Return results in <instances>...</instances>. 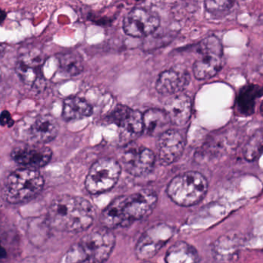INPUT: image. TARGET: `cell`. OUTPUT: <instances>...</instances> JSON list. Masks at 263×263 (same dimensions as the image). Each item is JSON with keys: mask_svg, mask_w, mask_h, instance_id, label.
<instances>
[{"mask_svg": "<svg viewBox=\"0 0 263 263\" xmlns=\"http://www.w3.org/2000/svg\"><path fill=\"white\" fill-rule=\"evenodd\" d=\"M95 216V209L87 199L63 195L51 203L47 222L49 227L58 231L80 233L92 226Z\"/></svg>", "mask_w": 263, "mask_h": 263, "instance_id": "1", "label": "cell"}, {"mask_svg": "<svg viewBox=\"0 0 263 263\" xmlns=\"http://www.w3.org/2000/svg\"><path fill=\"white\" fill-rule=\"evenodd\" d=\"M157 202V195L152 190H142L130 196H123L112 201L102 213L105 228L127 227L136 221L151 214Z\"/></svg>", "mask_w": 263, "mask_h": 263, "instance_id": "2", "label": "cell"}, {"mask_svg": "<svg viewBox=\"0 0 263 263\" xmlns=\"http://www.w3.org/2000/svg\"><path fill=\"white\" fill-rule=\"evenodd\" d=\"M116 244L115 235L109 229L93 230L72 246L60 263H103L106 262Z\"/></svg>", "mask_w": 263, "mask_h": 263, "instance_id": "3", "label": "cell"}, {"mask_svg": "<svg viewBox=\"0 0 263 263\" xmlns=\"http://www.w3.org/2000/svg\"><path fill=\"white\" fill-rule=\"evenodd\" d=\"M43 186L44 179L38 170L18 168L6 179L3 196L9 203H23L38 196Z\"/></svg>", "mask_w": 263, "mask_h": 263, "instance_id": "4", "label": "cell"}, {"mask_svg": "<svg viewBox=\"0 0 263 263\" xmlns=\"http://www.w3.org/2000/svg\"><path fill=\"white\" fill-rule=\"evenodd\" d=\"M208 182L198 172H188L175 177L168 184L167 193L170 199L182 206L199 203L206 195Z\"/></svg>", "mask_w": 263, "mask_h": 263, "instance_id": "5", "label": "cell"}, {"mask_svg": "<svg viewBox=\"0 0 263 263\" xmlns=\"http://www.w3.org/2000/svg\"><path fill=\"white\" fill-rule=\"evenodd\" d=\"M199 57L193 65V73L197 80L213 78L222 67V46L216 36H209L199 43Z\"/></svg>", "mask_w": 263, "mask_h": 263, "instance_id": "6", "label": "cell"}, {"mask_svg": "<svg viewBox=\"0 0 263 263\" xmlns=\"http://www.w3.org/2000/svg\"><path fill=\"white\" fill-rule=\"evenodd\" d=\"M120 173L121 166L115 159H100L92 165L86 176V190L92 194L109 191L117 183Z\"/></svg>", "mask_w": 263, "mask_h": 263, "instance_id": "7", "label": "cell"}, {"mask_svg": "<svg viewBox=\"0 0 263 263\" xmlns=\"http://www.w3.org/2000/svg\"><path fill=\"white\" fill-rule=\"evenodd\" d=\"M174 228L165 223L157 224L147 230L139 239L136 247V254L139 259H151L172 237Z\"/></svg>", "mask_w": 263, "mask_h": 263, "instance_id": "8", "label": "cell"}, {"mask_svg": "<svg viewBox=\"0 0 263 263\" xmlns=\"http://www.w3.org/2000/svg\"><path fill=\"white\" fill-rule=\"evenodd\" d=\"M160 26L157 14L143 8H135L125 16L123 29L125 33L134 38H144L154 33Z\"/></svg>", "mask_w": 263, "mask_h": 263, "instance_id": "9", "label": "cell"}, {"mask_svg": "<svg viewBox=\"0 0 263 263\" xmlns=\"http://www.w3.org/2000/svg\"><path fill=\"white\" fill-rule=\"evenodd\" d=\"M50 148L43 144H24L17 145L11 153V157L24 168L39 170L46 166L52 159Z\"/></svg>", "mask_w": 263, "mask_h": 263, "instance_id": "10", "label": "cell"}, {"mask_svg": "<svg viewBox=\"0 0 263 263\" xmlns=\"http://www.w3.org/2000/svg\"><path fill=\"white\" fill-rule=\"evenodd\" d=\"M122 159L124 168L129 174L142 176L153 170L156 157L152 150L131 143L124 150Z\"/></svg>", "mask_w": 263, "mask_h": 263, "instance_id": "11", "label": "cell"}, {"mask_svg": "<svg viewBox=\"0 0 263 263\" xmlns=\"http://www.w3.org/2000/svg\"><path fill=\"white\" fill-rule=\"evenodd\" d=\"M112 120L120 128V135L126 140H131L143 132L142 114L128 106H117L112 112Z\"/></svg>", "mask_w": 263, "mask_h": 263, "instance_id": "12", "label": "cell"}, {"mask_svg": "<svg viewBox=\"0 0 263 263\" xmlns=\"http://www.w3.org/2000/svg\"><path fill=\"white\" fill-rule=\"evenodd\" d=\"M159 158L164 165L176 162L182 156L184 150V141L179 132L168 129L159 136Z\"/></svg>", "mask_w": 263, "mask_h": 263, "instance_id": "13", "label": "cell"}, {"mask_svg": "<svg viewBox=\"0 0 263 263\" xmlns=\"http://www.w3.org/2000/svg\"><path fill=\"white\" fill-rule=\"evenodd\" d=\"M190 81V74L186 70L172 68L159 75L156 82V90L162 95L179 93L188 86Z\"/></svg>", "mask_w": 263, "mask_h": 263, "instance_id": "14", "label": "cell"}, {"mask_svg": "<svg viewBox=\"0 0 263 263\" xmlns=\"http://www.w3.org/2000/svg\"><path fill=\"white\" fill-rule=\"evenodd\" d=\"M43 60L33 51L20 55L16 64V72L22 81L29 86H33L42 80Z\"/></svg>", "mask_w": 263, "mask_h": 263, "instance_id": "15", "label": "cell"}, {"mask_svg": "<svg viewBox=\"0 0 263 263\" xmlns=\"http://www.w3.org/2000/svg\"><path fill=\"white\" fill-rule=\"evenodd\" d=\"M58 132L59 124L55 119L46 114L35 119L29 129V136L33 143L44 145L53 140Z\"/></svg>", "mask_w": 263, "mask_h": 263, "instance_id": "16", "label": "cell"}, {"mask_svg": "<svg viewBox=\"0 0 263 263\" xmlns=\"http://www.w3.org/2000/svg\"><path fill=\"white\" fill-rule=\"evenodd\" d=\"M191 99L188 96L181 94L170 98L165 106V111L171 123L178 126H185L192 114Z\"/></svg>", "mask_w": 263, "mask_h": 263, "instance_id": "17", "label": "cell"}, {"mask_svg": "<svg viewBox=\"0 0 263 263\" xmlns=\"http://www.w3.org/2000/svg\"><path fill=\"white\" fill-rule=\"evenodd\" d=\"M240 248L241 241L239 238L233 235H226L215 242L213 256L219 263H234L239 258Z\"/></svg>", "mask_w": 263, "mask_h": 263, "instance_id": "18", "label": "cell"}, {"mask_svg": "<svg viewBox=\"0 0 263 263\" xmlns=\"http://www.w3.org/2000/svg\"><path fill=\"white\" fill-rule=\"evenodd\" d=\"M263 97V87L256 84H247L239 90L236 102L239 115L249 117L255 112L256 100Z\"/></svg>", "mask_w": 263, "mask_h": 263, "instance_id": "19", "label": "cell"}, {"mask_svg": "<svg viewBox=\"0 0 263 263\" xmlns=\"http://www.w3.org/2000/svg\"><path fill=\"white\" fill-rule=\"evenodd\" d=\"M143 119V132L149 136H160L168 130L171 123L165 110L159 109H150L142 115Z\"/></svg>", "mask_w": 263, "mask_h": 263, "instance_id": "20", "label": "cell"}, {"mask_svg": "<svg viewBox=\"0 0 263 263\" xmlns=\"http://www.w3.org/2000/svg\"><path fill=\"white\" fill-rule=\"evenodd\" d=\"M165 263H199L197 250L185 242H178L172 246L165 255Z\"/></svg>", "mask_w": 263, "mask_h": 263, "instance_id": "21", "label": "cell"}, {"mask_svg": "<svg viewBox=\"0 0 263 263\" xmlns=\"http://www.w3.org/2000/svg\"><path fill=\"white\" fill-rule=\"evenodd\" d=\"M92 114V107L86 100L78 97H69L63 103V117L67 121L81 120Z\"/></svg>", "mask_w": 263, "mask_h": 263, "instance_id": "22", "label": "cell"}, {"mask_svg": "<svg viewBox=\"0 0 263 263\" xmlns=\"http://www.w3.org/2000/svg\"><path fill=\"white\" fill-rule=\"evenodd\" d=\"M60 70L68 77H75L83 70V60L76 52H69L59 55Z\"/></svg>", "mask_w": 263, "mask_h": 263, "instance_id": "23", "label": "cell"}, {"mask_svg": "<svg viewBox=\"0 0 263 263\" xmlns=\"http://www.w3.org/2000/svg\"><path fill=\"white\" fill-rule=\"evenodd\" d=\"M263 153V128L256 131L249 139L244 148V157L247 161L253 162Z\"/></svg>", "mask_w": 263, "mask_h": 263, "instance_id": "24", "label": "cell"}, {"mask_svg": "<svg viewBox=\"0 0 263 263\" xmlns=\"http://www.w3.org/2000/svg\"><path fill=\"white\" fill-rule=\"evenodd\" d=\"M233 0H205V8L212 14H220L230 10Z\"/></svg>", "mask_w": 263, "mask_h": 263, "instance_id": "25", "label": "cell"}, {"mask_svg": "<svg viewBox=\"0 0 263 263\" xmlns=\"http://www.w3.org/2000/svg\"><path fill=\"white\" fill-rule=\"evenodd\" d=\"M14 120H12V117H11L10 114L8 111H3L2 114H0V125L2 126H8V127H11L13 126Z\"/></svg>", "mask_w": 263, "mask_h": 263, "instance_id": "26", "label": "cell"}, {"mask_svg": "<svg viewBox=\"0 0 263 263\" xmlns=\"http://www.w3.org/2000/svg\"><path fill=\"white\" fill-rule=\"evenodd\" d=\"M21 263H47L46 259L40 256H30L26 258Z\"/></svg>", "mask_w": 263, "mask_h": 263, "instance_id": "27", "label": "cell"}, {"mask_svg": "<svg viewBox=\"0 0 263 263\" xmlns=\"http://www.w3.org/2000/svg\"><path fill=\"white\" fill-rule=\"evenodd\" d=\"M6 18V12L0 9V25L5 21Z\"/></svg>", "mask_w": 263, "mask_h": 263, "instance_id": "28", "label": "cell"}, {"mask_svg": "<svg viewBox=\"0 0 263 263\" xmlns=\"http://www.w3.org/2000/svg\"><path fill=\"white\" fill-rule=\"evenodd\" d=\"M6 256V250H5L4 247L0 243V259H3V258Z\"/></svg>", "mask_w": 263, "mask_h": 263, "instance_id": "29", "label": "cell"}, {"mask_svg": "<svg viewBox=\"0 0 263 263\" xmlns=\"http://www.w3.org/2000/svg\"><path fill=\"white\" fill-rule=\"evenodd\" d=\"M5 50H6V47H5L4 45L0 44V58H1L3 54H4Z\"/></svg>", "mask_w": 263, "mask_h": 263, "instance_id": "30", "label": "cell"}, {"mask_svg": "<svg viewBox=\"0 0 263 263\" xmlns=\"http://www.w3.org/2000/svg\"><path fill=\"white\" fill-rule=\"evenodd\" d=\"M259 71L261 72V73L263 74V55L262 57V60H261L260 64H259Z\"/></svg>", "mask_w": 263, "mask_h": 263, "instance_id": "31", "label": "cell"}, {"mask_svg": "<svg viewBox=\"0 0 263 263\" xmlns=\"http://www.w3.org/2000/svg\"><path fill=\"white\" fill-rule=\"evenodd\" d=\"M259 111H260L261 115L263 117V102L261 103L260 107H259Z\"/></svg>", "mask_w": 263, "mask_h": 263, "instance_id": "32", "label": "cell"}, {"mask_svg": "<svg viewBox=\"0 0 263 263\" xmlns=\"http://www.w3.org/2000/svg\"><path fill=\"white\" fill-rule=\"evenodd\" d=\"M260 20L261 22H262V23L263 24V15H262V16L260 17Z\"/></svg>", "mask_w": 263, "mask_h": 263, "instance_id": "33", "label": "cell"}]
</instances>
